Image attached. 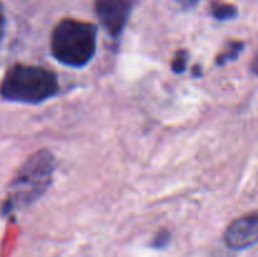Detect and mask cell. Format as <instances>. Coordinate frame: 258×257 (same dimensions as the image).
Listing matches in <instances>:
<instances>
[{"instance_id":"obj_1","label":"cell","mask_w":258,"mask_h":257,"mask_svg":"<svg viewBox=\"0 0 258 257\" xmlns=\"http://www.w3.org/2000/svg\"><path fill=\"white\" fill-rule=\"evenodd\" d=\"M97 49V27L92 23L66 18L53 29L50 53L66 67L82 68L95 57Z\"/></svg>"},{"instance_id":"obj_2","label":"cell","mask_w":258,"mask_h":257,"mask_svg":"<svg viewBox=\"0 0 258 257\" xmlns=\"http://www.w3.org/2000/svg\"><path fill=\"white\" fill-rule=\"evenodd\" d=\"M59 92L58 77L53 71L40 66H12L0 83V95L8 101L38 105Z\"/></svg>"},{"instance_id":"obj_3","label":"cell","mask_w":258,"mask_h":257,"mask_svg":"<svg viewBox=\"0 0 258 257\" xmlns=\"http://www.w3.org/2000/svg\"><path fill=\"white\" fill-rule=\"evenodd\" d=\"M57 161L47 149L35 151L27 159L10 185L7 211L30 206L47 191L52 183Z\"/></svg>"},{"instance_id":"obj_4","label":"cell","mask_w":258,"mask_h":257,"mask_svg":"<svg viewBox=\"0 0 258 257\" xmlns=\"http://www.w3.org/2000/svg\"><path fill=\"white\" fill-rule=\"evenodd\" d=\"M134 0H95V12L106 32L117 39L130 18Z\"/></svg>"},{"instance_id":"obj_5","label":"cell","mask_w":258,"mask_h":257,"mask_svg":"<svg viewBox=\"0 0 258 257\" xmlns=\"http://www.w3.org/2000/svg\"><path fill=\"white\" fill-rule=\"evenodd\" d=\"M224 243L234 251L249 248L258 243V209L248 212L229 223L224 231Z\"/></svg>"},{"instance_id":"obj_6","label":"cell","mask_w":258,"mask_h":257,"mask_svg":"<svg viewBox=\"0 0 258 257\" xmlns=\"http://www.w3.org/2000/svg\"><path fill=\"white\" fill-rule=\"evenodd\" d=\"M243 42H238V40H232L227 44V47L224 48L223 52L219 55H217L216 65L217 66H224L227 65L231 60L237 59V57L239 55V53L243 50Z\"/></svg>"},{"instance_id":"obj_7","label":"cell","mask_w":258,"mask_h":257,"mask_svg":"<svg viewBox=\"0 0 258 257\" xmlns=\"http://www.w3.org/2000/svg\"><path fill=\"white\" fill-rule=\"evenodd\" d=\"M189 53L188 50L180 49L175 53L173 60H171V70L174 73H183L186 70V65H188Z\"/></svg>"},{"instance_id":"obj_8","label":"cell","mask_w":258,"mask_h":257,"mask_svg":"<svg viewBox=\"0 0 258 257\" xmlns=\"http://www.w3.org/2000/svg\"><path fill=\"white\" fill-rule=\"evenodd\" d=\"M213 15L219 20L231 19L237 15L236 8L227 4H217L213 7Z\"/></svg>"},{"instance_id":"obj_9","label":"cell","mask_w":258,"mask_h":257,"mask_svg":"<svg viewBox=\"0 0 258 257\" xmlns=\"http://www.w3.org/2000/svg\"><path fill=\"white\" fill-rule=\"evenodd\" d=\"M169 241H170V232L166 231V229H161V231H159L155 234L151 244L155 248H163V247H165L169 243Z\"/></svg>"},{"instance_id":"obj_10","label":"cell","mask_w":258,"mask_h":257,"mask_svg":"<svg viewBox=\"0 0 258 257\" xmlns=\"http://www.w3.org/2000/svg\"><path fill=\"white\" fill-rule=\"evenodd\" d=\"M4 28H5V18L4 13H3L2 5H0V40H2L3 34H4Z\"/></svg>"},{"instance_id":"obj_11","label":"cell","mask_w":258,"mask_h":257,"mask_svg":"<svg viewBox=\"0 0 258 257\" xmlns=\"http://www.w3.org/2000/svg\"><path fill=\"white\" fill-rule=\"evenodd\" d=\"M252 71L258 76V54L254 57L253 63H252Z\"/></svg>"},{"instance_id":"obj_12","label":"cell","mask_w":258,"mask_h":257,"mask_svg":"<svg viewBox=\"0 0 258 257\" xmlns=\"http://www.w3.org/2000/svg\"><path fill=\"white\" fill-rule=\"evenodd\" d=\"M201 75H202V70L198 67V66H196L193 71V76L194 77H201Z\"/></svg>"}]
</instances>
